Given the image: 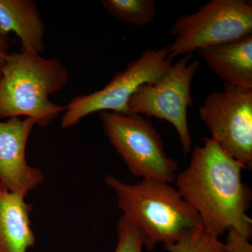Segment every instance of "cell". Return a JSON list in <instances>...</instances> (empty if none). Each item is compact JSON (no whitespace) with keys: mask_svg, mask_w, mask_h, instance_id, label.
<instances>
[{"mask_svg":"<svg viewBox=\"0 0 252 252\" xmlns=\"http://www.w3.org/2000/svg\"><path fill=\"white\" fill-rule=\"evenodd\" d=\"M199 114L212 138L252 170V88L225 83L223 91L205 99Z\"/></svg>","mask_w":252,"mask_h":252,"instance_id":"ba28073f","label":"cell"},{"mask_svg":"<svg viewBox=\"0 0 252 252\" xmlns=\"http://www.w3.org/2000/svg\"><path fill=\"white\" fill-rule=\"evenodd\" d=\"M198 52L225 83L252 88V34Z\"/></svg>","mask_w":252,"mask_h":252,"instance_id":"8fae6325","label":"cell"},{"mask_svg":"<svg viewBox=\"0 0 252 252\" xmlns=\"http://www.w3.org/2000/svg\"><path fill=\"white\" fill-rule=\"evenodd\" d=\"M105 183L117 193L123 215L144 235L147 251L158 243H175L189 230L203 226L198 214L170 183L142 180L130 185L111 175Z\"/></svg>","mask_w":252,"mask_h":252,"instance_id":"7a4b0ae2","label":"cell"},{"mask_svg":"<svg viewBox=\"0 0 252 252\" xmlns=\"http://www.w3.org/2000/svg\"><path fill=\"white\" fill-rule=\"evenodd\" d=\"M225 243L220 242V252H252V245L250 239L241 232L230 228Z\"/></svg>","mask_w":252,"mask_h":252,"instance_id":"2e32d148","label":"cell"},{"mask_svg":"<svg viewBox=\"0 0 252 252\" xmlns=\"http://www.w3.org/2000/svg\"><path fill=\"white\" fill-rule=\"evenodd\" d=\"M35 125L32 118L0 121V184L24 197L45 179L39 169L31 166L26 160V146Z\"/></svg>","mask_w":252,"mask_h":252,"instance_id":"9c48e42d","label":"cell"},{"mask_svg":"<svg viewBox=\"0 0 252 252\" xmlns=\"http://www.w3.org/2000/svg\"><path fill=\"white\" fill-rule=\"evenodd\" d=\"M32 205L0 184V252H27L36 239L32 230Z\"/></svg>","mask_w":252,"mask_h":252,"instance_id":"30bf717a","label":"cell"},{"mask_svg":"<svg viewBox=\"0 0 252 252\" xmlns=\"http://www.w3.org/2000/svg\"><path fill=\"white\" fill-rule=\"evenodd\" d=\"M219 238L203 226L187 231L175 243L164 245L169 252H220Z\"/></svg>","mask_w":252,"mask_h":252,"instance_id":"5bb4252c","label":"cell"},{"mask_svg":"<svg viewBox=\"0 0 252 252\" xmlns=\"http://www.w3.org/2000/svg\"><path fill=\"white\" fill-rule=\"evenodd\" d=\"M118 243L114 252H142L144 236L124 215L117 224Z\"/></svg>","mask_w":252,"mask_h":252,"instance_id":"9a60e30c","label":"cell"},{"mask_svg":"<svg viewBox=\"0 0 252 252\" xmlns=\"http://www.w3.org/2000/svg\"><path fill=\"white\" fill-rule=\"evenodd\" d=\"M0 32H14L23 51L40 54L45 50V26L33 0H0Z\"/></svg>","mask_w":252,"mask_h":252,"instance_id":"7c38bea8","label":"cell"},{"mask_svg":"<svg viewBox=\"0 0 252 252\" xmlns=\"http://www.w3.org/2000/svg\"><path fill=\"white\" fill-rule=\"evenodd\" d=\"M184 56L154 84L140 86L128 102L129 114L155 117L170 123L178 133L185 154L191 148L187 112L192 105L190 86L200 62Z\"/></svg>","mask_w":252,"mask_h":252,"instance_id":"8992f818","label":"cell"},{"mask_svg":"<svg viewBox=\"0 0 252 252\" xmlns=\"http://www.w3.org/2000/svg\"><path fill=\"white\" fill-rule=\"evenodd\" d=\"M101 4L112 17L132 26H147L157 14L154 0H102Z\"/></svg>","mask_w":252,"mask_h":252,"instance_id":"4fadbf2b","label":"cell"},{"mask_svg":"<svg viewBox=\"0 0 252 252\" xmlns=\"http://www.w3.org/2000/svg\"><path fill=\"white\" fill-rule=\"evenodd\" d=\"M104 134L129 171L142 180L172 183L178 165L167 157L161 137L143 116L99 112Z\"/></svg>","mask_w":252,"mask_h":252,"instance_id":"5b68a950","label":"cell"},{"mask_svg":"<svg viewBox=\"0 0 252 252\" xmlns=\"http://www.w3.org/2000/svg\"><path fill=\"white\" fill-rule=\"evenodd\" d=\"M175 36L167 59L252 34V4L246 0H212L194 14L176 20L169 30Z\"/></svg>","mask_w":252,"mask_h":252,"instance_id":"277c9868","label":"cell"},{"mask_svg":"<svg viewBox=\"0 0 252 252\" xmlns=\"http://www.w3.org/2000/svg\"><path fill=\"white\" fill-rule=\"evenodd\" d=\"M9 49V34L0 32V78L10 55Z\"/></svg>","mask_w":252,"mask_h":252,"instance_id":"e0dca14e","label":"cell"},{"mask_svg":"<svg viewBox=\"0 0 252 252\" xmlns=\"http://www.w3.org/2000/svg\"><path fill=\"white\" fill-rule=\"evenodd\" d=\"M69 79V71L59 59L23 50L10 53L0 78V121L26 117L46 127L65 110L49 97L64 89Z\"/></svg>","mask_w":252,"mask_h":252,"instance_id":"3957f363","label":"cell"},{"mask_svg":"<svg viewBox=\"0 0 252 252\" xmlns=\"http://www.w3.org/2000/svg\"><path fill=\"white\" fill-rule=\"evenodd\" d=\"M246 167L225 152L213 138L196 146L188 167L177 175V189L198 214L203 226L219 237L230 228L251 238L248 212L251 189L242 181Z\"/></svg>","mask_w":252,"mask_h":252,"instance_id":"6da1fadb","label":"cell"},{"mask_svg":"<svg viewBox=\"0 0 252 252\" xmlns=\"http://www.w3.org/2000/svg\"><path fill=\"white\" fill-rule=\"evenodd\" d=\"M167 55V46L158 50H145L124 71L117 73L103 89L74 97L65 106L61 127H72L95 112L129 114L128 102L137 89L144 84L155 83L172 65Z\"/></svg>","mask_w":252,"mask_h":252,"instance_id":"52a82bcc","label":"cell"}]
</instances>
